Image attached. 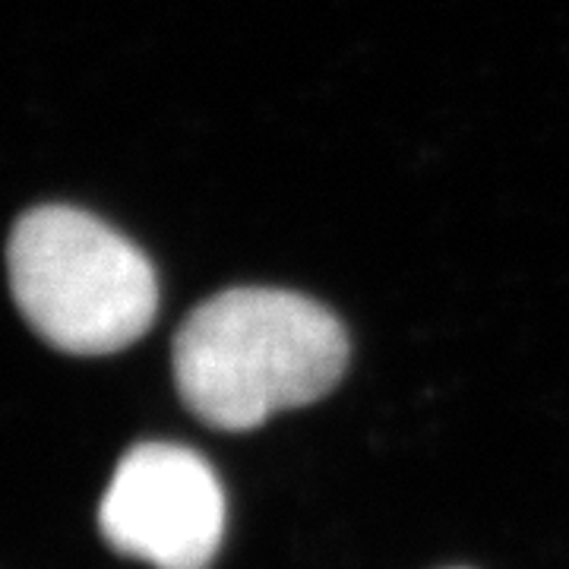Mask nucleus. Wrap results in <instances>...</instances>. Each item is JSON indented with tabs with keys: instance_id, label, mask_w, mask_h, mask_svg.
<instances>
[{
	"instance_id": "20e7f679",
	"label": "nucleus",
	"mask_w": 569,
	"mask_h": 569,
	"mask_svg": "<svg viewBox=\"0 0 569 569\" xmlns=\"http://www.w3.org/2000/svg\"><path fill=\"white\" fill-rule=\"evenodd\" d=\"M452 569H462V567H452Z\"/></svg>"
},
{
	"instance_id": "7ed1b4c3",
	"label": "nucleus",
	"mask_w": 569,
	"mask_h": 569,
	"mask_svg": "<svg viewBox=\"0 0 569 569\" xmlns=\"http://www.w3.org/2000/svg\"><path fill=\"white\" fill-rule=\"evenodd\" d=\"M99 529L108 548L152 569H209L224 535L222 485L200 452L140 443L114 468Z\"/></svg>"
},
{
	"instance_id": "f257e3e1",
	"label": "nucleus",
	"mask_w": 569,
	"mask_h": 569,
	"mask_svg": "<svg viewBox=\"0 0 569 569\" xmlns=\"http://www.w3.org/2000/svg\"><path fill=\"white\" fill-rule=\"evenodd\" d=\"M174 387L203 425L241 433L323 399L348 367V332L320 301L284 288H228L183 320Z\"/></svg>"
},
{
	"instance_id": "f03ea898",
	"label": "nucleus",
	"mask_w": 569,
	"mask_h": 569,
	"mask_svg": "<svg viewBox=\"0 0 569 569\" xmlns=\"http://www.w3.org/2000/svg\"><path fill=\"white\" fill-rule=\"evenodd\" d=\"M13 301L48 346L80 358L140 342L159 313L149 257L73 206L26 212L7 247Z\"/></svg>"
}]
</instances>
